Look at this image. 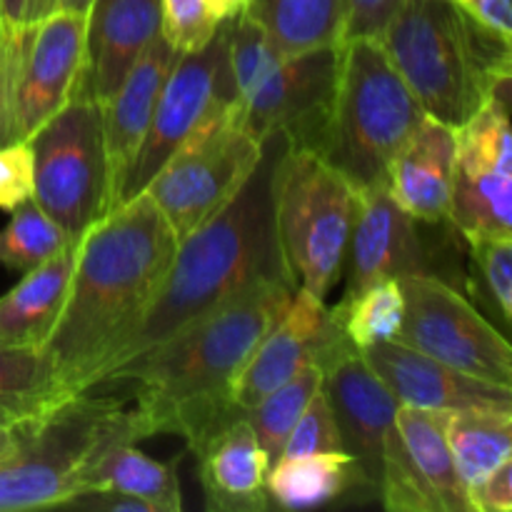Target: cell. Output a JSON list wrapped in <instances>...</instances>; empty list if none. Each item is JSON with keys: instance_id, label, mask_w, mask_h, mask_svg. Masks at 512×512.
Returning <instances> with one entry per match:
<instances>
[{"instance_id": "6da1fadb", "label": "cell", "mask_w": 512, "mask_h": 512, "mask_svg": "<svg viewBox=\"0 0 512 512\" xmlns=\"http://www.w3.org/2000/svg\"><path fill=\"white\" fill-rule=\"evenodd\" d=\"M175 250L178 238L145 190L80 235L68 298L43 343L73 393L103 383L143 323Z\"/></svg>"}, {"instance_id": "7c38bea8", "label": "cell", "mask_w": 512, "mask_h": 512, "mask_svg": "<svg viewBox=\"0 0 512 512\" xmlns=\"http://www.w3.org/2000/svg\"><path fill=\"white\" fill-rule=\"evenodd\" d=\"M405 298L400 343L473 378L512 388V348L458 288L428 273L398 280Z\"/></svg>"}, {"instance_id": "8d00e7d4", "label": "cell", "mask_w": 512, "mask_h": 512, "mask_svg": "<svg viewBox=\"0 0 512 512\" xmlns=\"http://www.w3.org/2000/svg\"><path fill=\"white\" fill-rule=\"evenodd\" d=\"M403 0H343V30L340 45L355 38L380 40Z\"/></svg>"}, {"instance_id": "f35d334b", "label": "cell", "mask_w": 512, "mask_h": 512, "mask_svg": "<svg viewBox=\"0 0 512 512\" xmlns=\"http://www.w3.org/2000/svg\"><path fill=\"white\" fill-rule=\"evenodd\" d=\"M70 510H90V512H158L145 500L133 495L115 493V490H85L75 495L73 500L63 505Z\"/></svg>"}, {"instance_id": "e0dca14e", "label": "cell", "mask_w": 512, "mask_h": 512, "mask_svg": "<svg viewBox=\"0 0 512 512\" xmlns=\"http://www.w3.org/2000/svg\"><path fill=\"white\" fill-rule=\"evenodd\" d=\"M363 358L393 393L398 405L435 413H512V388L448 368L400 340L373 345L363 350Z\"/></svg>"}, {"instance_id": "603a6c76", "label": "cell", "mask_w": 512, "mask_h": 512, "mask_svg": "<svg viewBox=\"0 0 512 512\" xmlns=\"http://www.w3.org/2000/svg\"><path fill=\"white\" fill-rule=\"evenodd\" d=\"M448 413L398 405V433L438 512H470L465 483L445 435Z\"/></svg>"}, {"instance_id": "83f0119b", "label": "cell", "mask_w": 512, "mask_h": 512, "mask_svg": "<svg viewBox=\"0 0 512 512\" xmlns=\"http://www.w3.org/2000/svg\"><path fill=\"white\" fill-rule=\"evenodd\" d=\"M90 490H115V493L133 495L153 505L158 512L183 510L173 465L148 458L135 448V443L115 445L105 453V458L95 468Z\"/></svg>"}, {"instance_id": "4fadbf2b", "label": "cell", "mask_w": 512, "mask_h": 512, "mask_svg": "<svg viewBox=\"0 0 512 512\" xmlns=\"http://www.w3.org/2000/svg\"><path fill=\"white\" fill-rule=\"evenodd\" d=\"M340 75V45L280 55L258 83L235 98L245 128L265 143L283 135L288 148L323 153Z\"/></svg>"}, {"instance_id": "f1b7e54d", "label": "cell", "mask_w": 512, "mask_h": 512, "mask_svg": "<svg viewBox=\"0 0 512 512\" xmlns=\"http://www.w3.org/2000/svg\"><path fill=\"white\" fill-rule=\"evenodd\" d=\"M512 173L458 175L453 173L448 223L473 238H510Z\"/></svg>"}, {"instance_id": "8992f818", "label": "cell", "mask_w": 512, "mask_h": 512, "mask_svg": "<svg viewBox=\"0 0 512 512\" xmlns=\"http://www.w3.org/2000/svg\"><path fill=\"white\" fill-rule=\"evenodd\" d=\"M423 118L418 98L380 40L355 38L340 45L338 90L320 155L355 188L388 180L390 163Z\"/></svg>"}, {"instance_id": "7bdbcfd3", "label": "cell", "mask_w": 512, "mask_h": 512, "mask_svg": "<svg viewBox=\"0 0 512 512\" xmlns=\"http://www.w3.org/2000/svg\"><path fill=\"white\" fill-rule=\"evenodd\" d=\"M15 443H18V425L0 415V458H5Z\"/></svg>"}, {"instance_id": "484cf974", "label": "cell", "mask_w": 512, "mask_h": 512, "mask_svg": "<svg viewBox=\"0 0 512 512\" xmlns=\"http://www.w3.org/2000/svg\"><path fill=\"white\" fill-rule=\"evenodd\" d=\"M248 13L283 55L340 45L343 0H250Z\"/></svg>"}, {"instance_id": "4dcf8cb0", "label": "cell", "mask_w": 512, "mask_h": 512, "mask_svg": "<svg viewBox=\"0 0 512 512\" xmlns=\"http://www.w3.org/2000/svg\"><path fill=\"white\" fill-rule=\"evenodd\" d=\"M320 388H323V370L318 365H305L293 378L285 380L280 388L265 395L258 405H253L248 413H243L250 428L258 435L270 465L280 458V450H283L290 430L295 428L303 410L308 408V403Z\"/></svg>"}, {"instance_id": "b9f144b4", "label": "cell", "mask_w": 512, "mask_h": 512, "mask_svg": "<svg viewBox=\"0 0 512 512\" xmlns=\"http://www.w3.org/2000/svg\"><path fill=\"white\" fill-rule=\"evenodd\" d=\"M28 0H0V25H23Z\"/></svg>"}, {"instance_id": "ba28073f", "label": "cell", "mask_w": 512, "mask_h": 512, "mask_svg": "<svg viewBox=\"0 0 512 512\" xmlns=\"http://www.w3.org/2000/svg\"><path fill=\"white\" fill-rule=\"evenodd\" d=\"M323 393L353 458L360 498L393 512H438L398 433V400L360 350L350 348L323 368Z\"/></svg>"}, {"instance_id": "bcb514c9", "label": "cell", "mask_w": 512, "mask_h": 512, "mask_svg": "<svg viewBox=\"0 0 512 512\" xmlns=\"http://www.w3.org/2000/svg\"><path fill=\"white\" fill-rule=\"evenodd\" d=\"M95 3H98V0H95Z\"/></svg>"}, {"instance_id": "277c9868", "label": "cell", "mask_w": 512, "mask_h": 512, "mask_svg": "<svg viewBox=\"0 0 512 512\" xmlns=\"http://www.w3.org/2000/svg\"><path fill=\"white\" fill-rule=\"evenodd\" d=\"M425 115L458 128L512 73L510 38L453 0H403L380 38Z\"/></svg>"}, {"instance_id": "2e32d148", "label": "cell", "mask_w": 512, "mask_h": 512, "mask_svg": "<svg viewBox=\"0 0 512 512\" xmlns=\"http://www.w3.org/2000/svg\"><path fill=\"white\" fill-rule=\"evenodd\" d=\"M343 273L345 293L340 300H350L383 280H400L410 273L433 275V258L418 220L390 198L385 183L358 190Z\"/></svg>"}, {"instance_id": "3957f363", "label": "cell", "mask_w": 512, "mask_h": 512, "mask_svg": "<svg viewBox=\"0 0 512 512\" xmlns=\"http://www.w3.org/2000/svg\"><path fill=\"white\" fill-rule=\"evenodd\" d=\"M283 145V135L265 140L263 158L243 188L213 218L178 240L168 275L143 323L120 350L105 378L135 355L155 348L180 328L265 280H288L295 285L283 260L273 215V170Z\"/></svg>"}, {"instance_id": "74e56055", "label": "cell", "mask_w": 512, "mask_h": 512, "mask_svg": "<svg viewBox=\"0 0 512 512\" xmlns=\"http://www.w3.org/2000/svg\"><path fill=\"white\" fill-rule=\"evenodd\" d=\"M470 512H512V460L465 488Z\"/></svg>"}, {"instance_id": "ac0fdd59", "label": "cell", "mask_w": 512, "mask_h": 512, "mask_svg": "<svg viewBox=\"0 0 512 512\" xmlns=\"http://www.w3.org/2000/svg\"><path fill=\"white\" fill-rule=\"evenodd\" d=\"M175 53L158 33L153 43L143 50L133 68L125 73L115 93L100 105L103 110V138L105 158H108V183H110V210L123 200L125 180H128L130 165L148 135L150 120H153L155 103H158L160 88L165 75L173 68Z\"/></svg>"}, {"instance_id": "7402d4cb", "label": "cell", "mask_w": 512, "mask_h": 512, "mask_svg": "<svg viewBox=\"0 0 512 512\" xmlns=\"http://www.w3.org/2000/svg\"><path fill=\"white\" fill-rule=\"evenodd\" d=\"M80 238L50 255L0 298V343L43 348L68 298Z\"/></svg>"}, {"instance_id": "5bb4252c", "label": "cell", "mask_w": 512, "mask_h": 512, "mask_svg": "<svg viewBox=\"0 0 512 512\" xmlns=\"http://www.w3.org/2000/svg\"><path fill=\"white\" fill-rule=\"evenodd\" d=\"M235 88L228 63V28L220 23L205 48L178 55L165 75L155 103L148 135L130 165L123 200L138 195L160 170V165L185 143L190 133L223 105L233 103Z\"/></svg>"}, {"instance_id": "52a82bcc", "label": "cell", "mask_w": 512, "mask_h": 512, "mask_svg": "<svg viewBox=\"0 0 512 512\" xmlns=\"http://www.w3.org/2000/svg\"><path fill=\"white\" fill-rule=\"evenodd\" d=\"M358 188L315 150H280L273 170V215L295 285L318 300L343 275Z\"/></svg>"}, {"instance_id": "5b68a950", "label": "cell", "mask_w": 512, "mask_h": 512, "mask_svg": "<svg viewBox=\"0 0 512 512\" xmlns=\"http://www.w3.org/2000/svg\"><path fill=\"white\" fill-rule=\"evenodd\" d=\"M143 440L133 405L90 390L18 425V443L0 458V512L63 508L90 490L108 450Z\"/></svg>"}, {"instance_id": "f6af8a7d", "label": "cell", "mask_w": 512, "mask_h": 512, "mask_svg": "<svg viewBox=\"0 0 512 512\" xmlns=\"http://www.w3.org/2000/svg\"><path fill=\"white\" fill-rule=\"evenodd\" d=\"M93 5L95 0H58V3H55V10H65V13L85 15V18H88Z\"/></svg>"}, {"instance_id": "d6a6232c", "label": "cell", "mask_w": 512, "mask_h": 512, "mask_svg": "<svg viewBox=\"0 0 512 512\" xmlns=\"http://www.w3.org/2000/svg\"><path fill=\"white\" fill-rule=\"evenodd\" d=\"M470 245V290L495 310L503 328L512 315V238H473Z\"/></svg>"}, {"instance_id": "60d3db41", "label": "cell", "mask_w": 512, "mask_h": 512, "mask_svg": "<svg viewBox=\"0 0 512 512\" xmlns=\"http://www.w3.org/2000/svg\"><path fill=\"white\" fill-rule=\"evenodd\" d=\"M203 5L210 18L220 25L225 20H233L240 13H245L250 8V0H203Z\"/></svg>"}, {"instance_id": "4316f807", "label": "cell", "mask_w": 512, "mask_h": 512, "mask_svg": "<svg viewBox=\"0 0 512 512\" xmlns=\"http://www.w3.org/2000/svg\"><path fill=\"white\" fill-rule=\"evenodd\" d=\"M445 435L465 488L512 460V413H448Z\"/></svg>"}, {"instance_id": "9a60e30c", "label": "cell", "mask_w": 512, "mask_h": 512, "mask_svg": "<svg viewBox=\"0 0 512 512\" xmlns=\"http://www.w3.org/2000/svg\"><path fill=\"white\" fill-rule=\"evenodd\" d=\"M350 348L353 345L345 338L343 328L325 300L313 298L298 288L283 318L260 340L243 373L235 380V408L248 413L265 395L293 378L300 368L318 365L323 370Z\"/></svg>"}, {"instance_id": "f546056e", "label": "cell", "mask_w": 512, "mask_h": 512, "mask_svg": "<svg viewBox=\"0 0 512 512\" xmlns=\"http://www.w3.org/2000/svg\"><path fill=\"white\" fill-rule=\"evenodd\" d=\"M335 320L355 350H368L398 338L405 318V298L398 280H383L350 300L333 305Z\"/></svg>"}, {"instance_id": "ee69618b", "label": "cell", "mask_w": 512, "mask_h": 512, "mask_svg": "<svg viewBox=\"0 0 512 512\" xmlns=\"http://www.w3.org/2000/svg\"><path fill=\"white\" fill-rule=\"evenodd\" d=\"M55 3L58 0H28L25 3V23H35V20L50 15L55 10Z\"/></svg>"}, {"instance_id": "d6986e66", "label": "cell", "mask_w": 512, "mask_h": 512, "mask_svg": "<svg viewBox=\"0 0 512 512\" xmlns=\"http://www.w3.org/2000/svg\"><path fill=\"white\" fill-rule=\"evenodd\" d=\"M158 33L160 0H98L88 15L85 63L75 95L103 105Z\"/></svg>"}, {"instance_id": "9c48e42d", "label": "cell", "mask_w": 512, "mask_h": 512, "mask_svg": "<svg viewBox=\"0 0 512 512\" xmlns=\"http://www.w3.org/2000/svg\"><path fill=\"white\" fill-rule=\"evenodd\" d=\"M88 18L53 10L35 23L0 25V148L28 140L75 95Z\"/></svg>"}, {"instance_id": "cb8c5ba5", "label": "cell", "mask_w": 512, "mask_h": 512, "mask_svg": "<svg viewBox=\"0 0 512 512\" xmlns=\"http://www.w3.org/2000/svg\"><path fill=\"white\" fill-rule=\"evenodd\" d=\"M270 503L288 510H310L335 503L343 495H360L353 458L345 450L280 458L268 473Z\"/></svg>"}, {"instance_id": "44dd1931", "label": "cell", "mask_w": 512, "mask_h": 512, "mask_svg": "<svg viewBox=\"0 0 512 512\" xmlns=\"http://www.w3.org/2000/svg\"><path fill=\"white\" fill-rule=\"evenodd\" d=\"M455 173V128L425 115L388 168V193L423 225L448 223Z\"/></svg>"}, {"instance_id": "d4e9b609", "label": "cell", "mask_w": 512, "mask_h": 512, "mask_svg": "<svg viewBox=\"0 0 512 512\" xmlns=\"http://www.w3.org/2000/svg\"><path fill=\"white\" fill-rule=\"evenodd\" d=\"M73 390L43 348L0 343V415L23 425L58 408Z\"/></svg>"}, {"instance_id": "ffe728a7", "label": "cell", "mask_w": 512, "mask_h": 512, "mask_svg": "<svg viewBox=\"0 0 512 512\" xmlns=\"http://www.w3.org/2000/svg\"><path fill=\"white\" fill-rule=\"evenodd\" d=\"M205 508L218 512H263L270 508V460L245 415L210 435L198 450Z\"/></svg>"}, {"instance_id": "d590c367", "label": "cell", "mask_w": 512, "mask_h": 512, "mask_svg": "<svg viewBox=\"0 0 512 512\" xmlns=\"http://www.w3.org/2000/svg\"><path fill=\"white\" fill-rule=\"evenodd\" d=\"M33 198V150L28 140L0 148V210H13Z\"/></svg>"}, {"instance_id": "ab89813d", "label": "cell", "mask_w": 512, "mask_h": 512, "mask_svg": "<svg viewBox=\"0 0 512 512\" xmlns=\"http://www.w3.org/2000/svg\"><path fill=\"white\" fill-rule=\"evenodd\" d=\"M453 3L503 38H512L510 0H453Z\"/></svg>"}, {"instance_id": "8fae6325", "label": "cell", "mask_w": 512, "mask_h": 512, "mask_svg": "<svg viewBox=\"0 0 512 512\" xmlns=\"http://www.w3.org/2000/svg\"><path fill=\"white\" fill-rule=\"evenodd\" d=\"M33 150V200L70 238H80L110 210L103 110L73 95L28 138Z\"/></svg>"}, {"instance_id": "836d02e7", "label": "cell", "mask_w": 512, "mask_h": 512, "mask_svg": "<svg viewBox=\"0 0 512 512\" xmlns=\"http://www.w3.org/2000/svg\"><path fill=\"white\" fill-rule=\"evenodd\" d=\"M218 28L203 0H160V33L178 55L205 48Z\"/></svg>"}, {"instance_id": "e575fe53", "label": "cell", "mask_w": 512, "mask_h": 512, "mask_svg": "<svg viewBox=\"0 0 512 512\" xmlns=\"http://www.w3.org/2000/svg\"><path fill=\"white\" fill-rule=\"evenodd\" d=\"M335 450H343V440H340L333 408H330L328 398H325L323 388H320L308 403V408L303 410V415L298 418L295 428L290 430L288 440H285L283 450H280V458L335 453Z\"/></svg>"}, {"instance_id": "30bf717a", "label": "cell", "mask_w": 512, "mask_h": 512, "mask_svg": "<svg viewBox=\"0 0 512 512\" xmlns=\"http://www.w3.org/2000/svg\"><path fill=\"white\" fill-rule=\"evenodd\" d=\"M260 143L228 103L205 118L148 180L145 193L183 240L213 218L250 178L263 158Z\"/></svg>"}, {"instance_id": "1f68e13d", "label": "cell", "mask_w": 512, "mask_h": 512, "mask_svg": "<svg viewBox=\"0 0 512 512\" xmlns=\"http://www.w3.org/2000/svg\"><path fill=\"white\" fill-rule=\"evenodd\" d=\"M68 233L38 208L33 198L10 210V220L0 228V265L8 270L35 268L70 243Z\"/></svg>"}, {"instance_id": "7a4b0ae2", "label": "cell", "mask_w": 512, "mask_h": 512, "mask_svg": "<svg viewBox=\"0 0 512 512\" xmlns=\"http://www.w3.org/2000/svg\"><path fill=\"white\" fill-rule=\"evenodd\" d=\"M288 280H265L213 313L185 325L155 348L115 368L103 383H133L140 435H180L198 450L230 420L238 375L295 295Z\"/></svg>"}]
</instances>
